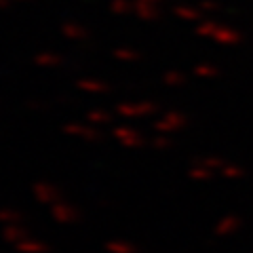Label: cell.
I'll return each mask as SVG.
<instances>
[{
  "label": "cell",
  "instance_id": "obj_1",
  "mask_svg": "<svg viewBox=\"0 0 253 253\" xmlns=\"http://www.w3.org/2000/svg\"><path fill=\"white\" fill-rule=\"evenodd\" d=\"M51 215L53 219L57 221V224H76L78 219H81V213L78 209L74 207L72 203L68 201H57L51 205Z\"/></svg>",
  "mask_w": 253,
  "mask_h": 253
},
{
  "label": "cell",
  "instance_id": "obj_2",
  "mask_svg": "<svg viewBox=\"0 0 253 253\" xmlns=\"http://www.w3.org/2000/svg\"><path fill=\"white\" fill-rule=\"evenodd\" d=\"M154 110L152 104L148 101H141V104H135V101H125V104H118L116 106V114L123 116V118H141L150 114Z\"/></svg>",
  "mask_w": 253,
  "mask_h": 253
},
{
  "label": "cell",
  "instance_id": "obj_3",
  "mask_svg": "<svg viewBox=\"0 0 253 253\" xmlns=\"http://www.w3.org/2000/svg\"><path fill=\"white\" fill-rule=\"evenodd\" d=\"M63 133H66V135L81 137L84 141H99L101 139V133L97 129H93V126H89V125H81V123H68V125H63Z\"/></svg>",
  "mask_w": 253,
  "mask_h": 253
},
{
  "label": "cell",
  "instance_id": "obj_4",
  "mask_svg": "<svg viewBox=\"0 0 253 253\" xmlns=\"http://www.w3.org/2000/svg\"><path fill=\"white\" fill-rule=\"evenodd\" d=\"M112 135L121 141L123 148H129V150H135V148H139L141 144H144L141 135L135 129H131V126H116V129L112 131Z\"/></svg>",
  "mask_w": 253,
  "mask_h": 253
},
{
  "label": "cell",
  "instance_id": "obj_5",
  "mask_svg": "<svg viewBox=\"0 0 253 253\" xmlns=\"http://www.w3.org/2000/svg\"><path fill=\"white\" fill-rule=\"evenodd\" d=\"M32 192H34V199L42 205H53L61 201L59 199V190L53 184H46V181H38V184L32 186Z\"/></svg>",
  "mask_w": 253,
  "mask_h": 253
},
{
  "label": "cell",
  "instance_id": "obj_6",
  "mask_svg": "<svg viewBox=\"0 0 253 253\" xmlns=\"http://www.w3.org/2000/svg\"><path fill=\"white\" fill-rule=\"evenodd\" d=\"M28 236H30V232L21 224H9V226H4V230H2V239L6 243H13V245L26 241Z\"/></svg>",
  "mask_w": 253,
  "mask_h": 253
},
{
  "label": "cell",
  "instance_id": "obj_7",
  "mask_svg": "<svg viewBox=\"0 0 253 253\" xmlns=\"http://www.w3.org/2000/svg\"><path fill=\"white\" fill-rule=\"evenodd\" d=\"M15 249H17L19 253H46L49 251V245L38 241V239H32V236H28L26 241H21L15 245Z\"/></svg>",
  "mask_w": 253,
  "mask_h": 253
},
{
  "label": "cell",
  "instance_id": "obj_8",
  "mask_svg": "<svg viewBox=\"0 0 253 253\" xmlns=\"http://www.w3.org/2000/svg\"><path fill=\"white\" fill-rule=\"evenodd\" d=\"M76 86L84 93H93V95H99V93H108L110 86L104 83V81H95V78H83V81H78Z\"/></svg>",
  "mask_w": 253,
  "mask_h": 253
},
{
  "label": "cell",
  "instance_id": "obj_9",
  "mask_svg": "<svg viewBox=\"0 0 253 253\" xmlns=\"http://www.w3.org/2000/svg\"><path fill=\"white\" fill-rule=\"evenodd\" d=\"M61 34L70 38V41H84L89 36V32H86V28L78 26L74 21H66V23H61Z\"/></svg>",
  "mask_w": 253,
  "mask_h": 253
},
{
  "label": "cell",
  "instance_id": "obj_10",
  "mask_svg": "<svg viewBox=\"0 0 253 253\" xmlns=\"http://www.w3.org/2000/svg\"><path fill=\"white\" fill-rule=\"evenodd\" d=\"M34 63L38 68H57L63 63V57L57 53H53V51H42L34 57Z\"/></svg>",
  "mask_w": 253,
  "mask_h": 253
},
{
  "label": "cell",
  "instance_id": "obj_11",
  "mask_svg": "<svg viewBox=\"0 0 253 253\" xmlns=\"http://www.w3.org/2000/svg\"><path fill=\"white\" fill-rule=\"evenodd\" d=\"M106 249H108V253H137L135 245L129 243V241H123V239H118V241H108V243H106Z\"/></svg>",
  "mask_w": 253,
  "mask_h": 253
},
{
  "label": "cell",
  "instance_id": "obj_12",
  "mask_svg": "<svg viewBox=\"0 0 253 253\" xmlns=\"http://www.w3.org/2000/svg\"><path fill=\"white\" fill-rule=\"evenodd\" d=\"M86 121L93 125H108L112 121V114L106 110H91V112H86Z\"/></svg>",
  "mask_w": 253,
  "mask_h": 253
},
{
  "label": "cell",
  "instance_id": "obj_13",
  "mask_svg": "<svg viewBox=\"0 0 253 253\" xmlns=\"http://www.w3.org/2000/svg\"><path fill=\"white\" fill-rule=\"evenodd\" d=\"M133 13H135L139 19H146V21L148 19H156V15H158L152 6L146 4V2H135L133 4Z\"/></svg>",
  "mask_w": 253,
  "mask_h": 253
},
{
  "label": "cell",
  "instance_id": "obj_14",
  "mask_svg": "<svg viewBox=\"0 0 253 253\" xmlns=\"http://www.w3.org/2000/svg\"><path fill=\"white\" fill-rule=\"evenodd\" d=\"M21 219H23V215L19 211H15V209H9V207H4V209H0V221L2 224H21Z\"/></svg>",
  "mask_w": 253,
  "mask_h": 253
},
{
  "label": "cell",
  "instance_id": "obj_15",
  "mask_svg": "<svg viewBox=\"0 0 253 253\" xmlns=\"http://www.w3.org/2000/svg\"><path fill=\"white\" fill-rule=\"evenodd\" d=\"M133 4L131 0H112L110 2V11H112L114 15H129L133 11Z\"/></svg>",
  "mask_w": 253,
  "mask_h": 253
},
{
  "label": "cell",
  "instance_id": "obj_16",
  "mask_svg": "<svg viewBox=\"0 0 253 253\" xmlns=\"http://www.w3.org/2000/svg\"><path fill=\"white\" fill-rule=\"evenodd\" d=\"M114 57L121 61H137L139 53L135 49H126V46H121V49H114Z\"/></svg>",
  "mask_w": 253,
  "mask_h": 253
},
{
  "label": "cell",
  "instance_id": "obj_17",
  "mask_svg": "<svg viewBox=\"0 0 253 253\" xmlns=\"http://www.w3.org/2000/svg\"><path fill=\"white\" fill-rule=\"evenodd\" d=\"M28 108H34V110H42V108H46V104H41V99H30Z\"/></svg>",
  "mask_w": 253,
  "mask_h": 253
},
{
  "label": "cell",
  "instance_id": "obj_18",
  "mask_svg": "<svg viewBox=\"0 0 253 253\" xmlns=\"http://www.w3.org/2000/svg\"><path fill=\"white\" fill-rule=\"evenodd\" d=\"M135 2H146V4H152V2H158V0H135Z\"/></svg>",
  "mask_w": 253,
  "mask_h": 253
},
{
  "label": "cell",
  "instance_id": "obj_19",
  "mask_svg": "<svg viewBox=\"0 0 253 253\" xmlns=\"http://www.w3.org/2000/svg\"><path fill=\"white\" fill-rule=\"evenodd\" d=\"M6 4H9V0H0V9H4Z\"/></svg>",
  "mask_w": 253,
  "mask_h": 253
},
{
  "label": "cell",
  "instance_id": "obj_20",
  "mask_svg": "<svg viewBox=\"0 0 253 253\" xmlns=\"http://www.w3.org/2000/svg\"><path fill=\"white\" fill-rule=\"evenodd\" d=\"M19 2H28V0H19Z\"/></svg>",
  "mask_w": 253,
  "mask_h": 253
}]
</instances>
